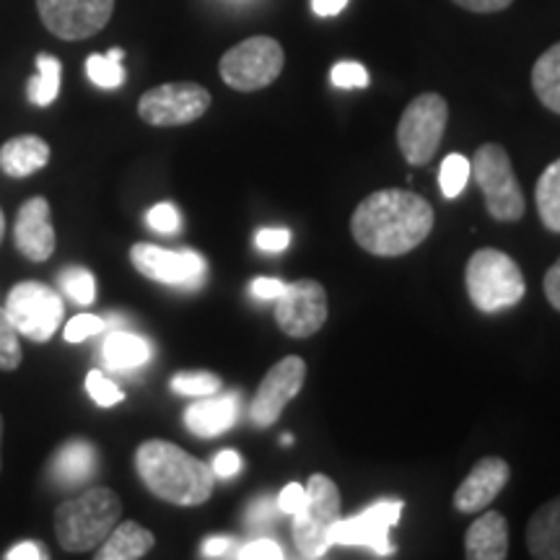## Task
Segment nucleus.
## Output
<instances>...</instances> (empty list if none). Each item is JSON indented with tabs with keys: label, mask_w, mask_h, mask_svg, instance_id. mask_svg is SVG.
Returning a JSON list of instances; mask_svg holds the SVG:
<instances>
[{
	"label": "nucleus",
	"mask_w": 560,
	"mask_h": 560,
	"mask_svg": "<svg viewBox=\"0 0 560 560\" xmlns=\"http://www.w3.org/2000/svg\"><path fill=\"white\" fill-rule=\"evenodd\" d=\"M340 522V490L327 475H312L306 501L293 514V542L304 558H325L332 548L330 532Z\"/></svg>",
	"instance_id": "nucleus-5"
},
{
	"label": "nucleus",
	"mask_w": 560,
	"mask_h": 560,
	"mask_svg": "<svg viewBox=\"0 0 560 560\" xmlns=\"http://www.w3.org/2000/svg\"><path fill=\"white\" fill-rule=\"evenodd\" d=\"M210 109V91L200 83L179 81L149 89L138 102L140 120L153 128H179L200 120Z\"/></svg>",
	"instance_id": "nucleus-10"
},
{
	"label": "nucleus",
	"mask_w": 560,
	"mask_h": 560,
	"mask_svg": "<svg viewBox=\"0 0 560 560\" xmlns=\"http://www.w3.org/2000/svg\"><path fill=\"white\" fill-rule=\"evenodd\" d=\"M306 382V361L301 355H285L272 366L260 387L255 392V400L249 405V418L257 429H270L283 416L285 405L299 395Z\"/></svg>",
	"instance_id": "nucleus-13"
},
{
	"label": "nucleus",
	"mask_w": 560,
	"mask_h": 560,
	"mask_svg": "<svg viewBox=\"0 0 560 560\" xmlns=\"http://www.w3.org/2000/svg\"><path fill=\"white\" fill-rule=\"evenodd\" d=\"M60 75H62V66L58 58H52V55H45V52L37 55V73H34L30 83H26L30 102L37 104V107H50V104L58 100Z\"/></svg>",
	"instance_id": "nucleus-27"
},
{
	"label": "nucleus",
	"mask_w": 560,
	"mask_h": 560,
	"mask_svg": "<svg viewBox=\"0 0 560 560\" xmlns=\"http://www.w3.org/2000/svg\"><path fill=\"white\" fill-rule=\"evenodd\" d=\"M122 516V501L112 488H89L55 509V535L62 550L86 552L107 540Z\"/></svg>",
	"instance_id": "nucleus-3"
},
{
	"label": "nucleus",
	"mask_w": 560,
	"mask_h": 560,
	"mask_svg": "<svg viewBox=\"0 0 560 560\" xmlns=\"http://www.w3.org/2000/svg\"><path fill=\"white\" fill-rule=\"evenodd\" d=\"M402 501H380L363 514L340 520L330 532L332 545H361L374 556H392L389 529L400 522Z\"/></svg>",
	"instance_id": "nucleus-15"
},
{
	"label": "nucleus",
	"mask_w": 560,
	"mask_h": 560,
	"mask_svg": "<svg viewBox=\"0 0 560 560\" xmlns=\"http://www.w3.org/2000/svg\"><path fill=\"white\" fill-rule=\"evenodd\" d=\"M527 548L537 560H560V495L532 514L527 524Z\"/></svg>",
	"instance_id": "nucleus-22"
},
{
	"label": "nucleus",
	"mask_w": 560,
	"mask_h": 560,
	"mask_svg": "<svg viewBox=\"0 0 560 560\" xmlns=\"http://www.w3.org/2000/svg\"><path fill=\"white\" fill-rule=\"evenodd\" d=\"M346 5H348V0H312V11L322 19L338 16V13L346 9Z\"/></svg>",
	"instance_id": "nucleus-47"
},
{
	"label": "nucleus",
	"mask_w": 560,
	"mask_h": 560,
	"mask_svg": "<svg viewBox=\"0 0 560 560\" xmlns=\"http://www.w3.org/2000/svg\"><path fill=\"white\" fill-rule=\"evenodd\" d=\"M535 200L542 226L552 234H560V159L552 161L548 170L540 174Z\"/></svg>",
	"instance_id": "nucleus-26"
},
{
	"label": "nucleus",
	"mask_w": 560,
	"mask_h": 560,
	"mask_svg": "<svg viewBox=\"0 0 560 560\" xmlns=\"http://www.w3.org/2000/svg\"><path fill=\"white\" fill-rule=\"evenodd\" d=\"M47 164H50V145L45 138L32 136V132L5 140L0 145V172L5 177L26 179L45 170Z\"/></svg>",
	"instance_id": "nucleus-19"
},
{
	"label": "nucleus",
	"mask_w": 560,
	"mask_h": 560,
	"mask_svg": "<svg viewBox=\"0 0 560 560\" xmlns=\"http://www.w3.org/2000/svg\"><path fill=\"white\" fill-rule=\"evenodd\" d=\"M13 242H16V249L26 260H50L55 247H58V236H55L52 213L47 198L37 195V198H30L19 208L16 226H13Z\"/></svg>",
	"instance_id": "nucleus-16"
},
{
	"label": "nucleus",
	"mask_w": 560,
	"mask_h": 560,
	"mask_svg": "<svg viewBox=\"0 0 560 560\" xmlns=\"http://www.w3.org/2000/svg\"><path fill=\"white\" fill-rule=\"evenodd\" d=\"M255 244L260 252H270V255H278V252L289 249L291 234L285 229H262L257 231Z\"/></svg>",
	"instance_id": "nucleus-39"
},
{
	"label": "nucleus",
	"mask_w": 560,
	"mask_h": 560,
	"mask_svg": "<svg viewBox=\"0 0 560 560\" xmlns=\"http://www.w3.org/2000/svg\"><path fill=\"white\" fill-rule=\"evenodd\" d=\"M236 416H240V405L236 397H219V400H202L198 405H190L185 412L187 431L200 439H213L226 433L234 425Z\"/></svg>",
	"instance_id": "nucleus-21"
},
{
	"label": "nucleus",
	"mask_w": 560,
	"mask_h": 560,
	"mask_svg": "<svg viewBox=\"0 0 560 560\" xmlns=\"http://www.w3.org/2000/svg\"><path fill=\"white\" fill-rule=\"evenodd\" d=\"M130 260L140 276L164 285H200L208 278V265L192 249H164L156 244H132Z\"/></svg>",
	"instance_id": "nucleus-14"
},
{
	"label": "nucleus",
	"mask_w": 560,
	"mask_h": 560,
	"mask_svg": "<svg viewBox=\"0 0 560 560\" xmlns=\"http://www.w3.org/2000/svg\"><path fill=\"white\" fill-rule=\"evenodd\" d=\"M465 283L472 304L486 314L516 306L527 293L520 265L511 260L506 252L490 247L478 249L470 257Z\"/></svg>",
	"instance_id": "nucleus-4"
},
{
	"label": "nucleus",
	"mask_w": 560,
	"mask_h": 560,
	"mask_svg": "<svg viewBox=\"0 0 560 560\" xmlns=\"http://www.w3.org/2000/svg\"><path fill=\"white\" fill-rule=\"evenodd\" d=\"M172 389L187 397H208L221 389V380L208 371H182V374L172 376Z\"/></svg>",
	"instance_id": "nucleus-32"
},
{
	"label": "nucleus",
	"mask_w": 560,
	"mask_h": 560,
	"mask_svg": "<svg viewBox=\"0 0 560 560\" xmlns=\"http://www.w3.org/2000/svg\"><path fill=\"white\" fill-rule=\"evenodd\" d=\"M21 359H24L21 335L3 306H0V371H16L21 366Z\"/></svg>",
	"instance_id": "nucleus-31"
},
{
	"label": "nucleus",
	"mask_w": 560,
	"mask_h": 560,
	"mask_svg": "<svg viewBox=\"0 0 560 560\" xmlns=\"http://www.w3.org/2000/svg\"><path fill=\"white\" fill-rule=\"evenodd\" d=\"M3 310L19 335L34 342L50 340L58 332L62 317H66L60 293L50 285L39 283V280H24V283L13 285Z\"/></svg>",
	"instance_id": "nucleus-9"
},
{
	"label": "nucleus",
	"mask_w": 560,
	"mask_h": 560,
	"mask_svg": "<svg viewBox=\"0 0 560 560\" xmlns=\"http://www.w3.org/2000/svg\"><path fill=\"white\" fill-rule=\"evenodd\" d=\"M0 444H3V416H0ZM0 465H3V452H0Z\"/></svg>",
	"instance_id": "nucleus-49"
},
{
	"label": "nucleus",
	"mask_w": 560,
	"mask_h": 560,
	"mask_svg": "<svg viewBox=\"0 0 560 560\" xmlns=\"http://www.w3.org/2000/svg\"><path fill=\"white\" fill-rule=\"evenodd\" d=\"M37 11L47 32L58 39L79 42L109 24L115 0H37Z\"/></svg>",
	"instance_id": "nucleus-12"
},
{
	"label": "nucleus",
	"mask_w": 560,
	"mask_h": 560,
	"mask_svg": "<svg viewBox=\"0 0 560 560\" xmlns=\"http://www.w3.org/2000/svg\"><path fill=\"white\" fill-rule=\"evenodd\" d=\"M50 552H47L45 545L39 542H19L5 552V560H47Z\"/></svg>",
	"instance_id": "nucleus-44"
},
{
	"label": "nucleus",
	"mask_w": 560,
	"mask_h": 560,
	"mask_svg": "<svg viewBox=\"0 0 560 560\" xmlns=\"http://www.w3.org/2000/svg\"><path fill=\"white\" fill-rule=\"evenodd\" d=\"M283 289L285 283L278 278H255V283H252V293L265 301H276L280 293H283Z\"/></svg>",
	"instance_id": "nucleus-45"
},
{
	"label": "nucleus",
	"mask_w": 560,
	"mask_h": 560,
	"mask_svg": "<svg viewBox=\"0 0 560 560\" xmlns=\"http://www.w3.org/2000/svg\"><path fill=\"white\" fill-rule=\"evenodd\" d=\"M332 83L338 89H366L369 86V70L361 66V62H338V66H332V73H330Z\"/></svg>",
	"instance_id": "nucleus-34"
},
{
	"label": "nucleus",
	"mask_w": 560,
	"mask_h": 560,
	"mask_svg": "<svg viewBox=\"0 0 560 560\" xmlns=\"http://www.w3.org/2000/svg\"><path fill=\"white\" fill-rule=\"evenodd\" d=\"M306 501V486H301V482H289L283 490H280L278 495V509L283 511V514H296V511L304 506Z\"/></svg>",
	"instance_id": "nucleus-40"
},
{
	"label": "nucleus",
	"mask_w": 560,
	"mask_h": 560,
	"mask_svg": "<svg viewBox=\"0 0 560 560\" xmlns=\"http://www.w3.org/2000/svg\"><path fill=\"white\" fill-rule=\"evenodd\" d=\"M96 472V450L83 439L62 444L50 462V478L62 488H79Z\"/></svg>",
	"instance_id": "nucleus-20"
},
{
	"label": "nucleus",
	"mask_w": 560,
	"mask_h": 560,
	"mask_svg": "<svg viewBox=\"0 0 560 560\" xmlns=\"http://www.w3.org/2000/svg\"><path fill=\"white\" fill-rule=\"evenodd\" d=\"M511 478L509 462L501 457H482L472 472L462 480V486L454 493V509L459 514H475V511L488 509L490 503L501 495Z\"/></svg>",
	"instance_id": "nucleus-17"
},
{
	"label": "nucleus",
	"mask_w": 560,
	"mask_h": 560,
	"mask_svg": "<svg viewBox=\"0 0 560 560\" xmlns=\"http://www.w3.org/2000/svg\"><path fill=\"white\" fill-rule=\"evenodd\" d=\"M210 470H213L215 478H234V475L242 470V457L234 450H223L215 454Z\"/></svg>",
	"instance_id": "nucleus-41"
},
{
	"label": "nucleus",
	"mask_w": 560,
	"mask_h": 560,
	"mask_svg": "<svg viewBox=\"0 0 560 560\" xmlns=\"http://www.w3.org/2000/svg\"><path fill=\"white\" fill-rule=\"evenodd\" d=\"M156 545V537L151 535V529L140 527L138 522H117L115 529L109 532L107 540L100 545L96 558L100 560H138L145 558Z\"/></svg>",
	"instance_id": "nucleus-23"
},
{
	"label": "nucleus",
	"mask_w": 560,
	"mask_h": 560,
	"mask_svg": "<svg viewBox=\"0 0 560 560\" xmlns=\"http://www.w3.org/2000/svg\"><path fill=\"white\" fill-rule=\"evenodd\" d=\"M122 58L125 52L120 47H115L107 55H91L86 60V73L91 83H96L100 89H120L125 83Z\"/></svg>",
	"instance_id": "nucleus-28"
},
{
	"label": "nucleus",
	"mask_w": 560,
	"mask_h": 560,
	"mask_svg": "<svg viewBox=\"0 0 560 560\" xmlns=\"http://www.w3.org/2000/svg\"><path fill=\"white\" fill-rule=\"evenodd\" d=\"M472 177L478 179L482 198H486L488 213L493 215L495 221L514 223L520 221L527 210V202H524V192L520 179H516L514 166H511V159L503 145L499 143H486L475 151L470 161Z\"/></svg>",
	"instance_id": "nucleus-6"
},
{
	"label": "nucleus",
	"mask_w": 560,
	"mask_h": 560,
	"mask_svg": "<svg viewBox=\"0 0 560 560\" xmlns=\"http://www.w3.org/2000/svg\"><path fill=\"white\" fill-rule=\"evenodd\" d=\"M436 223L431 202L408 190H380L350 215L355 244L376 257H402L420 247Z\"/></svg>",
	"instance_id": "nucleus-1"
},
{
	"label": "nucleus",
	"mask_w": 560,
	"mask_h": 560,
	"mask_svg": "<svg viewBox=\"0 0 560 560\" xmlns=\"http://www.w3.org/2000/svg\"><path fill=\"white\" fill-rule=\"evenodd\" d=\"M151 342L140 335L117 330L112 332L102 346V359L115 371H132L145 366L151 361Z\"/></svg>",
	"instance_id": "nucleus-24"
},
{
	"label": "nucleus",
	"mask_w": 560,
	"mask_h": 560,
	"mask_svg": "<svg viewBox=\"0 0 560 560\" xmlns=\"http://www.w3.org/2000/svg\"><path fill=\"white\" fill-rule=\"evenodd\" d=\"M278 503L270 499V495H262V499H257L252 506L247 509V516H244V522H247L249 529L255 532H268L272 524L278 522V511H276Z\"/></svg>",
	"instance_id": "nucleus-35"
},
{
	"label": "nucleus",
	"mask_w": 560,
	"mask_h": 560,
	"mask_svg": "<svg viewBox=\"0 0 560 560\" xmlns=\"http://www.w3.org/2000/svg\"><path fill=\"white\" fill-rule=\"evenodd\" d=\"M459 9L472 11V13H499L503 9H509L514 0H454Z\"/></svg>",
	"instance_id": "nucleus-46"
},
{
	"label": "nucleus",
	"mask_w": 560,
	"mask_h": 560,
	"mask_svg": "<svg viewBox=\"0 0 560 560\" xmlns=\"http://www.w3.org/2000/svg\"><path fill=\"white\" fill-rule=\"evenodd\" d=\"M470 177H472L470 161L462 156V153H450L439 170V187H441V192H444V198H450V200L459 198V195L465 192Z\"/></svg>",
	"instance_id": "nucleus-29"
},
{
	"label": "nucleus",
	"mask_w": 560,
	"mask_h": 560,
	"mask_svg": "<svg viewBox=\"0 0 560 560\" xmlns=\"http://www.w3.org/2000/svg\"><path fill=\"white\" fill-rule=\"evenodd\" d=\"M145 221H149V226L153 231H159V234H174V231H179V213L177 208L172 206V202H159V206H153L149 210V215H145Z\"/></svg>",
	"instance_id": "nucleus-38"
},
{
	"label": "nucleus",
	"mask_w": 560,
	"mask_h": 560,
	"mask_svg": "<svg viewBox=\"0 0 560 560\" xmlns=\"http://www.w3.org/2000/svg\"><path fill=\"white\" fill-rule=\"evenodd\" d=\"M283 62L285 55L280 42L260 34V37L244 39L229 52H223L219 73L229 89L247 94V91H260L276 83Z\"/></svg>",
	"instance_id": "nucleus-8"
},
{
	"label": "nucleus",
	"mask_w": 560,
	"mask_h": 560,
	"mask_svg": "<svg viewBox=\"0 0 560 560\" xmlns=\"http://www.w3.org/2000/svg\"><path fill=\"white\" fill-rule=\"evenodd\" d=\"M236 548V540H231V537H208L206 542H202V558H229L234 556Z\"/></svg>",
	"instance_id": "nucleus-43"
},
{
	"label": "nucleus",
	"mask_w": 560,
	"mask_h": 560,
	"mask_svg": "<svg viewBox=\"0 0 560 560\" xmlns=\"http://www.w3.org/2000/svg\"><path fill=\"white\" fill-rule=\"evenodd\" d=\"M86 392H89L91 400L100 405V408H115V405H120L125 400V392L117 387L115 382L107 380V376H104V371H100V369L89 371Z\"/></svg>",
	"instance_id": "nucleus-33"
},
{
	"label": "nucleus",
	"mask_w": 560,
	"mask_h": 560,
	"mask_svg": "<svg viewBox=\"0 0 560 560\" xmlns=\"http://www.w3.org/2000/svg\"><path fill=\"white\" fill-rule=\"evenodd\" d=\"M234 558H240V560H283L285 552L278 542L268 540V537H260V540H252L244 545V548H236Z\"/></svg>",
	"instance_id": "nucleus-37"
},
{
	"label": "nucleus",
	"mask_w": 560,
	"mask_h": 560,
	"mask_svg": "<svg viewBox=\"0 0 560 560\" xmlns=\"http://www.w3.org/2000/svg\"><path fill=\"white\" fill-rule=\"evenodd\" d=\"M104 327H107V322L96 317V314H79V317H73L66 325V340L83 342L86 338H91V335H100Z\"/></svg>",
	"instance_id": "nucleus-36"
},
{
	"label": "nucleus",
	"mask_w": 560,
	"mask_h": 560,
	"mask_svg": "<svg viewBox=\"0 0 560 560\" xmlns=\"http://www.w3.org/2000/svg\"><path fill=\"white\" fill-rule=\"evenodd\" d=\"M60 289L75 304H94L96 280L86 268H66L60 272Z\"/></svg>",
	"instance_id": "nucleus-30"
},
{
	"label": "nucleus",
	"mask_w": 560,
	"mask_h": 560,
	"mask_svg": "<svg viewBox=\"0 0 560 560\" xmlns=\"http://www.w3.org/2000/svg\"><path fill=\"white\" fill-rule=\"evenodd\" d=\"M532 89L545 109L560 115V42L537 58L532 68Z\"/></svg>",
	"instance_id": "nucleus-25"
},
{
	"label": "nucleus",
	"mask_w": 560,
	"mask_h": 560,
	"mask_svg": "<svg viewBox=\"0 0 560 560\" xmlns=\"http://www.w3.org/2000/svg\"><path fill=\"white\" fill-rule=\"evenodd\" d=\"M3 234H5V215H3V208H0V242H3Z\"/></svg>",
	"instance_id": "nucleus-48"
},
{
	"label": "nucleus",
	"mask_w": 560,
	"mask_h": 560,
	"mask_svg": "<svg viewBox=\"0 0 560 560\" xmlns=\"http://www.w3.org/2000/svg\"><path fill=\"white\" fill-rule=\"evenodd\" d=\"M330 304L325 285L312 278L293 280L276 299V322L289 338H312L325 327Z\"/></svg>",
	"instance_id": "nucleus-11"
},
{
	"label": "nucleus",
	"mask_w": 560,
	"mask_h": 560,
	"mask_svg": "<svg viewBox=\"0 0 560 560\" xmlns=\"http://www.w3.org/2000/svg\"><path fill=\"white\" fill-rule=\"evenodd\" d=\"M136 470L143 486L172 506H200L213 495V470L172 441H143L136 452Z\"/></svg>",
	"instance_id": "nucleus-2"
},
{
	"label": "nucleus",
	"mask_w": 560,
	"mask_h": 560,
	"mask_svg": "<svg viewBox=\"0 0 560 560\" xmlns=\"http://www.w3.org/2000/svg\"><path fill=\"white\" fill-rule=\"evenodd\" d=\"M465 556L470 560L509 558V522L499 511H482L465 535Z\"/></svg>",
	"instance_id": "nucleus-18"
},
{
	"label": "nucleus",
	"mask_w": 560,
	"mask_h": 560,
	"mask_svg": "<svg viewBox=\"0 0 560 560\" xmlns=\"http://www.w3.org/2000/svg\"><path fill=\"white\" fill-rule=\"evenodd\" d=\"M446 120H450V104L441 94L425 91L405 107L397 122V145L402 156L412 166L431 164L436 156L441 140H444Z\"/></svg>",
	"instance_id": "nucleus-7"
},
{
	"label": "nucleus",
	"mask_w": 560,
	"mask_h": 560,
	"mask_svg": "<svg viewBox=\"0 0 560 560\" xmlns=\"http://www.w3.org/2000/svg\"><path fill=\"white\" fill-rule=\"evenodd\" d=\"M542 289H545V299L550 301L552 310L560 312V257L550 265V270L545 272Z\"/></svg>",
	"instance_id": "nucleus-42"
}]
</instances>
